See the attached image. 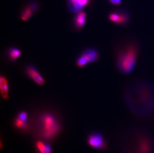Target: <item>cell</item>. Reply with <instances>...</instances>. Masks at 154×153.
<instances>
[{
    "instance_id": "4fadbf2b",
    "label": "cell",
    "mask_w": 154,
    "mask_h": 153,
    "mask_svg": "<svg viewBox=\"0 0 154 153\" xmlns=\"http://www.w3.org/2000/svg\"><path fill=\"white\" fill-rule=\"evenodd\" d=\"M21 55V51L20 49L16 47H12L8 49L7 56L10 61H14L18 59Z\"/></svg>"
},
{
    "instance_id": "3957f363",
    "label": "cell",
    "mask_w": 154,
    "mask_h": 153,
    "mask_svg": "<svg viewBox=\"0 0 154 153\" xmlns=\"http://www.w3.org/2000/svg\"><path fill=\"white\" fill-rule=\"evenodd\" d=\"M138 50L136 45L131 44L120 53L117 61V66L120 72L128 74L136 66Z\"/></svg>"
},
{
    "instance_id": "d6986e66",
    "label": "cell",
    "mask_w": 154,
    "mask_h": 153,
    "mask_svg": "<svg viewBox=\"0 0 154 153\" xmlns=\"http://www.w3.org/2000/svg\"><path fill=\"white\" fill-rule=\"evenodd\" d=\"M69 1H76L77 0H69Z\"/></svg>"
},
{
    "instance_id": "6da1fadb",
    "label": "cell",
    "mask_w": 154,
    "mask_h": 153,
    "mask_svg": "<svg viewBox=\"0 0 154 153\" xmlns=\"http://www.w3.org/2000/svg\"><path fill=\"white\" fill-rule=\"evenodd\" d=\"M125 102L133 113L144 118L154 115V86L146 81L129 85L125 90Z\"/></svg>"
},
{
    "instance_id": "9c48e42d",
    "label": "cell",
    "mask_w": 154,
    "mask_h": 153,
    "mask_svg": "<svg viewBox=\"0 0 154 153\" xmlns=\"http://www.w3.org/2000/svg\"><path fill=\"white\" fill-rule=\"evenodd\" d=\"M82 55L87 59L88 63L96 61L99 57V53L94 49L88 48L85 49L82 53Z\"/></svg>"
},
{
    "instance_id": "7a4b0ae2",
    "label": "cell",
    "mask_w": 154,
    "mask_h": 153,
    "mask_svg": "<svg viewBox=\"0 0 154 153\" xmlns=\"http://www.w3.org/2000/svg\"><path fill=\"white\" fill-rule=\"evenodd\" d=\"M123 153H154V138L147 131L135 129L124 135Z\"/></svg>"
},
{
    "instance_id": "5bb4252c",
    "label": "cell",
    "mask_w": 154,
    "mask_h": 153,
    "mask_svg": "<svg viewBox=\"0 0 154 153\" xmlns=\"http://www.w3.org/2000/svg\"><path fill=\"white\" fill-rule=\"evenodd\" d=\"M68 7L72 13L77 14L81 12L83 7L79 5L76 1H69L68 3Z\"/></svg>"
},
{
    "instance_id": "8992f818",
    "label": "cell",
    "mask_w": 154,
    "mask_h": 153,
    "mask_svg": "<svg viewBox=\"0 0 154 153\" xmlns=\"http://www.w3.org/2000/svg\"><path fill=\"white\" fill-rule=\"evenodd\" d=\"M109 19L111 22L118 25H125L129 22V14L126 10L120 9L110 13Z\"/></svg>"
},
{
    "instance_id": "2e32d148",
    "label": "cell",
    "mask_w": 154,
    "mask_h": 153,
    "mask_svg": "<svg viewBox=\"0 0 154 153\" xmlns=\"http://www.w3.org/2000/svg\"><path fill=\"white\" fill-rule=\"evenodd\" d=\"M88 63L87 59L85 58L84 56H81L78 58L76 60V65L78 66V67H83L85 66V65Z\"/></svg>"
},
{
    "instance_id": "7c38bea8",
    "label": "cell",
    "mask_w": 154,
    "mask_h": 153,
    "mask_svg": "<svg viewBox=\"0 0 154 153\" xmlns=\"http://www.w3.org/2000/svg\"><path fill=\"white\" fill-rule=\"evenodd\" d=\"M36 147L39 153H52V150L50 145L44 141H38L36 143Z\"/></svg>"
},
{
    "instance_id": "e0dca14e",
    "label": "cell",
    "mask_w": 154,
    "mask_h": 153,
    "mask_svg": "<svg viewBox=\"0 0 154 153\" xmlns=\"http://www.w3.org/2000/svg\"><path fill=\"white\" fill-rule=\"evenodd\" d=\"M90 0H77L76 2L78 3V4L81 5V7H84L87 5L88 4Z\"/></svg>"
},
{
    "instance_id": "5b68a950",
    "label": "cell",
    "mask_w": 154,
    "mask_h": 153,
    "mask_svg": "<svg viewBox=\"0 0 154 153\" xmlns=\"http://www.w3.org/2000/svg\"><path fill=\"white\" fill-rule=\"evenodd\" d=\"M87 143L89 146L95 149L102 150L107 147V142L104 137L99 132H94L89 135Z\"/></svg>"
},
{
    "instance_id": "277c9868",
    "label": "cell",
    "mask_w": 154,
    "mask_h": 153,
    "mask_svg": "<svg viewBox=\"0 0 154 153\" xmlns=\"http://www.w3.org/2000/svg\"><path fill=\"white\" fill-rule=\"evenodd\" d=\"M42 135L45 138H51L59 130V125L55 117L50 114H45L40 118Z\"/></svg>"
},
{
    "instance_id": "9a60e30c",
    "label": "cell",
    "mask_w": 154,
    "mask_h": 153,
    "mask_svg": "<svg viewBox=\"0 0 154 153\" xmlns=\"http://www.w3.org/2000/svg\"><path fill=\"white\" fill-rule=\"evenodd\" d=\"M15 126L17 128L20 129L25 130L27 128L28 126V121L27 120L21 119L18 117H16L14 122Z\"/></svg>"
},
{
    "instance_id": "30bf717a",
    "label": "cell",
    "mask_w": 154,
    "mask_h": 153,
    "mask_svg": "<svg viewBox=\"0 0 154 153\" xmlns=\"http://www.w3.org/2000/svg\"><path fill=\"white\" fill-rule=\"evenodd\" d=\"M0 89L3 98L8 99L9 97V84L5 76H1L0 78Z\"/></svg>"
},
{
    "instance_id": "ba28073f",
    "label": "cell",
    "mask_w": 154,
    "mask_h": 153,
    "mask_svg": "<svg viewBox=\"0 0 154 153\" xmlns=\"http://www.w3.org/2000/svg\"><path fill=\"white\" fill-rule=\"evenodd\" d=\"M38 9V5L35 2L29 3V5L24 9L21 14V18L22 20L27 21L29 20L32 16L33 14L36 12Z\"/></svg>"
},
{
    "instance_id": "8fae6325",
    "label": "cell",
    "mask_w": 154,
    "mask_h": 153,
    "mask_svg": "<svg viewBox=\"0 0 154 153\" xmlns=\"http://www.w3.org/2000/svg\"><path fill=\"white\" fill-rule=\"evenodd\" d=\"M86 18V15L84 12H80L77 13L75 18L74 24L76 29H81L85 24V21Z\"/></svg>"
},
{
    "instance_id": "ac0fdd59",
    "label": "cell",
    "mask_w": 154,
    "mask_h": 153,
    "mask_svg": "<svg viewBox=\"0 0 154 153\" xmlns=\"http://www.w3.org/2000/svg\"><path fill=\"white\" fill-rule=\"evenodd\" d=\"M111 4L114 5H119L121 4L122 0H109Z\"/></svg>"
},
{
    "instance_id": "52a82bcc",
    "label": "cell",
    "mask_w": 154,
    "mask_h": 153,
    "mask_svg": "<svg viewBox=\"0 0 154 153\" xmlns=\"http://www.w3.org/2000/svg\"><path fill=\"white\" fill-rule=\"evenodd\" d=\"M26 74L29 78L33 80L35 83L38 85H44V80L42 75L40 74L38 69L34 65H29L25 69Z\"/></svg>"
}]
</instances>
